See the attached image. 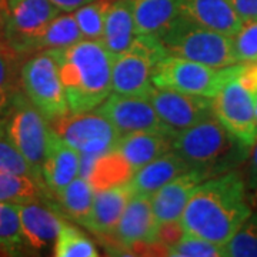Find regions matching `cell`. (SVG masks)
<instances>
[{
    "instance_id": "6da1fadb",
    "label": "cell",
    "mask_w": 257,
    "mask_h": 257,
    "mask_svg": "<svg viewBox=\"0 0 257 257\" xmlns=\"http://www.w3.org/2000/svg\"><path fill=\"white\" fill-rule=\"evenodd\" d=\"M250 213L241 173L233 170L199 184L179 221L186 233L224 246Z\"/></svg>"
},
{
    "instance_id": "7a4b0ae2",
    "label": "cell",
    "mask_w": 257,
    "mask_h": 257,
    "mask_svg": "<svg viewBox=\"0 0 257 257\" xmlns=\"http://www.w3.org/2000/svg\"><path fill=\"white\" fill-rule=\"evenodd\" d=\"M59 64L70 113L96 109L111 93L113 56L100 40H86L52 50Z\"/></svg>"
},
{
    "instance_id": "3957f363",
    "label": "cell",
    "mask_w": 257,
    "mask_h": 257,
    "mask_svg": "<svg viewBox=\"0 0 257 257\" xmlns=\"http://www.w3.org/2000/svg\"><path fill=\"white\" fill-rule=\"evenodd\" d=\"M250 149L214 114L173 136V150L203 180L240 170Z\"/></svg>"
},
{
    "instance_id": "277c9868",
    "label": "cell",
    "mask_w": 257,
    "mask_h": 257,
    "mask_svg": "<svg viewBox=\"0 0 257 257\" xmlns=\"http://www.w3.org/2000/svg\"><path fill=\"white\" fill-rule=\"evenodd\" d=\"M167 55L223 69L239 63L233 36L203 28L193 20L180 15L175 22L157 35Z\"/></svg>"
},
{
    "instance_id": "5b68a950",
    "label": "cell",
    "mask_w": 257,
    "mask_h": 257,
    "mask_svg": "<svg viewBox=\"0 0 257 257\" xmlns=\"http://www.w3.org/2000/svg\"><path fill=\"white\" fill-rule=\"evenodd\" d=\"M239 69V63L214 69L207 64L166 55L155 67L152 82L155 87L190 93L213 99Z\"/></svg>"
},
{
    "instance_id": "8992f818",
    "label": "cell",
    "mask_w": 257,
    "mask_h": 257,
    "mask_svg": "<svg viewBox=\"0 0 257 257\" xmlns=\"http://www.w3.org/2000/svg\"><path fill=\"white\" fill-rule=\"evenodd\" d=\"M20 82L25 96L47 121L70 113L52 50H40L29 57L20 67Z\"/></svg>"
},
{
    "instance_id": "52a82bcc",
    "label": "cell",
    "mask_w": 257,
    "mask_h": 257,
    "mask_svg": "<svg viewBox=\"0 0 257 257\" xmlns=\"http://www.w3.org/2000/svg\"><path fill=\"white\" fill-rule=\"evenodd\" d=\"M167 55L157 36L138 35L132 47L113 57L111 92L124 96H149L155 87L156 64Z\"/></svg>"
},
{
    "instance_id": "ba28073f",
    "label": "cell",
    "mask_w": 257,
    "mask_h": 257,
    "mask_svg": "<svg viewBox=\"0 0 257 257\" xmlns=\"http://www.w3.org/2000/svg\"><path fill=\"white\" fill-rule=\"evenodd\" d=\"M9 140L42 176V166L47 152L50 126L45 116L19 93L8 107L5 121H0Z\"/></svg>"
},
{
    "instance_id": "9c48e42d",
    "label": "cell",
    "mask_w": 257,
    "mask_h": 257,
    "mask_svg": "<svg viewBox=\"0 0 257 257\" xmlns=\"http://www.w3.org/2000/svg\"><path fill=\"white\" fill-rule=\"evenodd\" d=\"M5 39L19 56L36 52L39 39L62 10L50 0H2Z\"/></svg>"
},
{
    "instance_id": "30bf717a",
    "label": "cell",
    "mask_w": 257,
    "mask_h": 257,
    "mask_svg": "<svg viewBox=\"0 0 257 257\" xmlns=\"http://www.w3.org/2000/svg\"><path fill=\"white\" fill-rule=\"evenodd\" d=\"M50 128L80 155L99 156L114 150L120 132L110 120L94 109L83 113H69L49 121Z\"/></svg>"
},
{
    "instance_id": "8fae6325",
    "label": "cell",
    "mask_w": 257,
    "mask_h": 257,
    "mask_svg": "<svg viewBox=\"0 0 257 257\" xmlns=\"http://www.w3.org/2000/svg\"><path fill=\"white\" fill-rule=\"evenodd\" d=\"M213 111L223 126L243 143L250 147L256 143V99L240 84L236 74L213 97Z\"/></svg>"
},
{
    "instance_id": "7c38bea8",
    "label": "cell",
    "mask_w": 257,
    "mask_h": 257,
    "mask_svg": "<svg viewBox=\"0 0 257 257\" xmlns=\"http://www.w3.org/2000/svg\"><path fill=\"white\" fill-rule=\"evenodd\" d=\"M94 110L110 120L121 136L138 132L173 135L159 117L147 96H124L111 92Z\"/></svg>"
},
{
    "instance_id": "4fadbf2b",
    "label": "cell",
    "mask_w": 257,
    "mask_h": 257,
    "mask_svg": "<svg viewBox=\"0 0 257 257\" xmlns=\"http://www.w3.org/2000/svg\"><path fill=\"white\" fill-rule=\"evenodd\" d=\"M147 97L166 127L173 135L214 114L213 99L206 96L153 87Z\"/></svg>"
},
{
    "instance_id": "5bb4252c",
    "label": "cell",
    "mask_w": 257,
    "mask_h": 257,
    "mask_svg": "<svg viewBox=\"0 0 257 257\" xmlns=\"http://www.w3.org/2000/svg\"><path fill=\"white\" fill-rule=\"evenodd\" d=\"M107 237H111L123 248L157 244L159 223L152 207V197L135 194L123 211L117 226Z\"/></svg>"
},
{
    "instance_id": "9a60e30c",
    "label": "cell",
    "mask_w": 257,
    "mask_h": 257,
    "mask_svg": "<svg viewBox=\"0 0 257 257\" xmlns=\"http://www.w3.org/2000/svg\"><path fill=\"white\" fill-rule=\"evenodd\" d=\"M82 155L69 146L50 128L47 152L42 166V177L49 193L57 196L80 175Z\"/></svg>"
},
{
    "instance_id": "2e32d148",
    "label": "cell",
    "mask_w": 257,
    "mask_h": 257,
    "mask_svg": "<svg viewBox=\"0 0 257 257\" xmlns=\"http://www.w3.org/2000/svg\"><path fill=\"white\" fill-rule=\"evenodd\" d=\"M26 248L43 251L55 244L64 220L42 202L18 204Z\"/></svg>"
},
{
    "instance_id": "e0dca14e",
    "label": "cell",
    "mask_w": 257,
    "mask_h": 257,
    "mask_svg": "<svg viewBox=\"0 0 257 257\" xmlns=\"http://www.w3.org/2000/svg\"><path fill=\"white\" fill-rule=\"evenodd\" d=\"M173 149V135L162 132H138L121 136L113 150L135 175L143 166Z\"/></svg>"
},
{
    "instance_id": "ac0fdd59",
    "label": "cell",
    "mask_w": 257,
    "mask_h": 257,
    "mask_svg": "<svg viewBox=\"0 0 257 257\" xmlns=\"http://www.w3.org/2000/svg\"><path fill=\"white\" fill-rule=\"evenodd\" d=\"M204 182L194 170H187L152 196V207L159 226L180 220L194 189Z\"/></svg>"
},
{
    "instance_id": "d6986e66",
    "label": "cell",
    "mask_w": 257,
    "mask_h": 257,
    "mask_svg": "<svg viewBox=\"0 0 257 257\" xmlns=\"http://www.w3.org/2000/svg\"><path fill=\"white\" fill-rule=\"evenodd\" d=\"M133 196L135 192L128 182L96 192L92 210L84 223V227L99 236L107 237L117 226L123 211Z\"/></svg>"
},
{
    "instance_id": "ffe728a7",
    "label": "cell",
    "mask_w": 257,
    "mask_h": 257,
    "mask_svg": "<svg viewBox=\"0 0 257 257\" xmlns=\"http://www.w3.org/2000/svg\"><path fill=\"white\" fill-rule=\"evenodd\" d=\"M182 15L203 28L234 36L243 20L229 0H179Z\"/></svg>"
},
{
    "instance_id": "44dd1931",
    "label": "cell",
    "mask_w": 257,
    "mask_h": 257,
    "mask_svg": "<svg viewBox=\"0 0 257 257\" xmlns=\"http://www.w3.org/2000/svg\"><path fill=\"white\" fill-rule=\"evenodd\" d=\"M187 170H190L189 166L172 149L170 152L156 157L150 163L143 166L132 176L128 183L135 194L152 197L159 189H162L170 180H173L175 177Z\"/></svg>"
},
{
    "instance_id": "7402d4cb",
    "label": "cell",
    "mask_w": 257,
    "mask_h": 257,
    "mask_svg": "<svg viewBox=\"0 0 257 257\" xmlns=\"http://www.w3.org/2000/svg\"><path fill=\"white\" fill-rule=\"evenodd\" d=\"M138 37L132 0H113L106 16L101 43L113 57L128 50Z\"/></svg>"
},
{
    "instance_id": "603a6c76",
    "label": "cell",
    "mask_w": 257,
    "mask_h": 257,
    "mask_svg": "<svg viewBox=\"0 0 257 257\" xmlns=\"http://www.w3.org/2000/svg\"><path fill=\"white\" fill-rule=\"evenodd\" d=\"M138 35L157 36L182 15L179 0H132Z\"/></svg>"
},
{
    "instance_id": "cb8c5ba5",
    "label": "cell",
    "mask_w": 257,
    "mask_h": 257,
    "mask_svg": "<svg viewBox=\"0 0 257 257\" xmlns=\"http://www.w3.org/2000/svg\"><path fill=\"white\" fill-rule=\"evenodd\" d=\"M46 184L35 177L0 172V202L13 204L42 202L46 197Z\"/></svg>"
},
{
    "instance_id": "d4e9b609",
    "label": "cell",
    "mask_w": 257,
    "mask_h": 257,
    "mask_svg": "<svg viewBox=\"0 0 257 257\" xmlns=\"http://www.w3.org/2000/svg\"><path fill=\"white\" fill-rule=\"evenodd\" d=\"M83 40L82 30L79 28L73 12H66L57 15L45 33L39 39L36 52L40 50H60L67 49Z\"/></svg>"
},
{
    "instance_id": "484cf974",
    "label": "cell",
    "mask_w": 257,
    "mask_h": 257,
    "mask_svg": "<svg viewBox=\"0 0 257 257\" xmlns=\"http://www.w3.org/2000/svg\"><path fill=\"white\" fill-rule=\"evenodd\" d=\"M94 194H96V190L90 182L79 175L56 197L59 199L67 216L84 226V223L89 217V213L92 210Z\"/></svg>"
},
{
    "instance_id": "4316f807",
    "label": "cell",
    "mask_w": 257,
    "mask_h": 257,
    "mask_svg": "<svg viewBox=\"0 0 257 257\" xmlns=\"http://www.w3.org/2000/svg\"><path fill=\"white\" fill-rule=\"evenodd\" d=\"M19 55L8 45H0V114L20 93L22 82L18 64Z\"/></svg>"
},
{
    "instance_id": "83f0119b",
    "label": "cell",
    "mask_w": 257,
    "mask_h": 257,
    "mask_svg": "<svg viewBox=\"0 0 257 257\" xmlns=\"http://www.w3.org/2000/svg\"><path fill=\"white\" fill-rule=\"evenodd\" d=\"M53 256L97 257L99 251L90 237H87L82 230L64 221L62 230L53 244Z\"/></svg>"
},
{
    "instance_id": "f1b7e54d",
    "label": "cell",
    "mask_w": 257,
    "mask_h": 257,
    "mask_svg": "<svg viewBox=\"0 0 257 257\" xmlns=\"http://www.w3.org/2000/svg\"><path fill=\"white\" fill-rule=\"evenodd\" d=\"M26 248L19 206L13 203L0 202V251L18 254Z\"/></svg>"
},
{
    "instance_id": "f546056e",
    "label": "cell",
    "mask_w": 257,
    "mask_h": 257,
    "mask_svg": "<svg viewBox=\"0 0 257 257\" xmlns=\"http://www.w3.org/2000/svg\"><path fill=\"white\" fill-rule=\"evenodd\" d=\"M113 0H93L73 10L76 22L82 30L83 39L100 40L104 33L106 16Z\"/></svg>"
},
{
    "instance_id": "4dcf8cb0",
    "label": "cell",
    "mask_w": 257,
    "mask_h": 257,
    "mask_svg": "<svg viewBox=\"0 0 257 257\" xmlns=\"http://www.w3.org/2000/svg\"><path fill=\"white\" fill-rule=\"evenodd\" d=\"M163 254L170 257H224V247L184 231L175 243L166 246Z\"/></svg>"
},
{
    "instance_id": "1f68e13d",
    "label": "cell",
    "mask_w": 257,
    "mask_h": 257,
    "mask_svg": "<svg viewBox=\"0 0 257 257\" xmlns=\"http://www.w3.org/2000/svg\"><path fill=\"white\" fill-rule=\"evenodd\" d=\"M223 247L227 257H257V211L251 210Z\"/></svg>"
},
{
    "instance_id": "d6a6232c",
    "label": "cell",
    "mask_w": 257,
    "mask_h": 257,
    "mask_svg": "<svg viewBox=\"0 0 257 257\" xmlns=\"http://www.w3.org/2000/svg\"><path fill=\"white\" fill-rule=\"evenodd\" d=\"M0 172L30 176L43 182V177L37 173L35 167L26 160V157L19 152L18 147L10 142L5 130L0 132Z\"/></svg>"
},
{
    "instance_id": "836d02e7",
    "label": "cell",
    "mask_w": 257,
    "mask_h": 257,
    "mask_svg": "<svg viewBox=\"0 0 257 257\" xmlns=\"http://www.w3.org/2000/svg\"><path fill=\"white\" fill-rule=\"evenodd\" d=\"M234 55L239 63L257 60V19L244 20L233 36Z\"/></svg>"
},
{
    "instance_id": "e575fe53",
    "label": "cell",
    "mask_w": 257,
    "mask_h": 257,
    "mask_svg": "<svg viewBox=\"0 0 257 257\" xmlns=\"http://www.w3.org/2000/svg\"><path fill=\"white\" fill-rule=\"evenodd\" d=\"M240 173L243 177L248 206L253 211H257V140L250 149L247 160L240 167Z\"/></svg>"
},
{
    "instance_id": "d590c367",
    "label": "cell",
    "mask_w": 257,
    "mask_h": 257,
    "mask_svg": "<svg viewBox=\"0 0 257 257\" xmlns=\"http://www.w3.org/2000/svg\"><path fill=\"white\" fill-rule=\"evenodd\" d=\"M236 79L239 83L250 92L254 97L257 96V60L256 62H244L239 63V69L236 73Z\"/></svg>"
},
{
    "instance_id": "8d00e7d4",
    "label": "cell",
    "mask_w": 257,
    "mask_h": 257,
    "mask_svg": "<svg viewBox=\"0 0 257 257\" xmlns=\"http://www.w3.org/2000/svg\"><path fill=\"white\" fill-rule=\"evenodd\" d=\"M229 2L243 22L257 19V0H229Z\"/></svg>"
},
{
    "instance_id": "74e56055",
    "label": "cell",
    "mask_w": 257,
    "mask_h": 257,
    "mask_svg": "<svg viewBox=\"0 0 257 257\" xmlns=\"http://www.w3.org/2000/svg\"><path fill=\"white\" fill-rule=\"evenodd\" d=\"M50 2H53L62 12H73L77 8H80L89 2H93V0H50Z\"/></svg>"
},
{
    "instance_id": "f35d334b",
    "label": "cell",
    "mask_w": 257,
    "mask_h": 257,
    "mask_svg": "<svg viewBox=\"0 0 257 257\" xmlns=\"http://www.w3.org/2000/svg\"><path fill=\"white\" fill-rule=\"evenodd\" d=\"M0 45H8L6 39H5V18H3V3H2V0H0Z\"/></svg>"
},
{
    "instance_id": "ab89813d",
    "label": "cell",
    "mask_w": 257,
    "mask_h": 257,
    "mask_svg": "<svg viewBox=\"0 0 257 257\" xmlns=\"http://www.w3.org/2000/svg\"><path fill=\"white\" fill-rule=\"evenodd\" d=\"M254 99H256V117H257V96L254 97Z\"/></svg>"
},
{
    "instance_id": "60d3db41",
    "label": "cell",
    "mask_w": 257,
    "mask_h": 257,
    "mask_svg": "<svg viewBox=\"0 0 257 257\" xmlns=\"http://www.w3.org/2000/svg\"><path fill=\"white\" fill-rule=\"evenodd\" d=\"M2 130H3V126H2V123H0V132H2Z\"/></svg>"
}]
</instances>
